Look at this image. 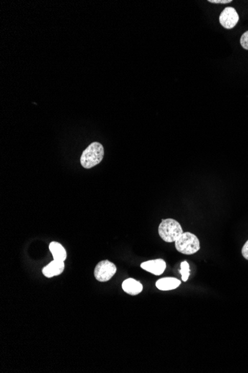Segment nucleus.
Returning a JSON list of instances; mask_svg holds the SVG:
<instances>
[{
    "mask_svg": "<svg viewBox=\"0 0 248 373\" xmlns=\"http://www.w3.org/2000/svg\"><path fill=\"white\" fill-rule=\"evenodd\" d=\"M104 157V149L101 143H91L82 153L80 164L86 169H92L98 165Z\"/></svg>",
    "mask_w": 248,
    "mask_h": 373,
    "instance_id": "1",
    "label": "nucleus"
},
{
    "mask_svg": "<svg viewBox=\"0 0 248 373\" xmlns=\"http://www.w3.org/2000/svg\"><path fill=\"white\" fill-rule=\"evenodd\" d=\"M159 233L161 238L166 242H175L182 234L183 229L178 221L172 218L162 220L159 226Z\"/></svg>",
    "mask_w": 248,
    "mask_h": 373,
    "instance_id": "2",
    "label": "nucleus"
},
{
    "mask_svg": "<svg viewBox=\"0 0 248 373\" xmlns=\"http://www.w3.org/2000/svg\"><path fill=\"white\" fill-rule=\"evenodd\" d=\"M175 248L181 254L193 255L200 250V242L198 238L193 233H184L175 241Z\"/></svg>",
    "mask_w": 248,
    "mask_h": 373,
    "instance_id": "3",
    "label": "nucleus"
},
{
    "mask_svg": "<svg viewBox=\"0 0 248 373\" xmlns=\"http://www.w3.org/2000/svg\"><path fill=\"white\" fill-rule=\"evenodd\" d=\"M117 267L114 263L109 260L101 261L95 268V277L99 282H108L116 274Z\"/></svg>",
    "mask_w": 248,
    "mask_h": 373,
    "instance_id": "4",
    "label": "nucleus"
},
{
    "mask_svg": "<svg viewBox=\"0 0 248 373\" xmlns=\"http://www.w3.org/2000/svg\"><path fill=\"white\" fill-rule=\"evenodd\" d=\"M239 20V16L234 8L227 7L219 16V23L224 29H233Z\"/></svg>",
    "mask_w": 248,
    "mask_h": 373,
    "instance_id": "5",
    "label": "nucleus"
},
{
    "mask_svg": "<svg viewBox=\"0 0 248 373\" xmlns=\"http://www.w3.org/2000/svg\"><path fill=\"white\" fill-rule=\"evenodd\" d=\"M141 267L147 272L151 273L155 276H160L164 272L167 267L165 261L162 259H155V260L147 261L141 263Z\"/></svg>",
    "mask_w": 248,
    "mask_h": 373,
    "instance_id": "6",
    "label": "nucleus"
},
{
    "mask_svg": "<svg viewBox=\"0 0 248 373\" xmlns=\"http://www.w3.org/2000/svg\"><path fill=\"white\" fill-rule=\"evenodd\" d=\"M65 269V263L61 261L54 259L46 267L42 268V274L47 278H52L56 276L60 275Z\"/></svg>",
    "mask_w": 248,
    "mask_h": 373,
    "instance_id": "7",
    "label": "nucleus"
},
{
    "mask_svg": "<svg viewBox=\"0 0 248 373\" xmlns=\"http://www.w3.org/2000/svg\"><path fill=\"white\" fill-rule=\"evenodd\" d=\"M122 288L126 294L136 296L142 292L143 285L139 281L132 278H129L126 279L123 282Z\"/></svg>",
    "mask_w": 248,
    "mask_h": 373,
    "instance_id": "8",
    "label": "nucleus"
},
{
    "mask_svg": "<svg viewBox=\"0 0 248 373\" xmlns=\"http://www.w3.org/2000/svg\"><path fill=\"white\" fill-rule=\"evenodd\" d=\"M49 251L52 253L54 259L65 262L67 258V253L64 246L57 241H52L49 244Z\"/></svg>",
    "mask_w": 248,
    "mask_h": 373,
    "instance_id": "9",
    "label": "nucleus"
},
{
    "mask_svg": "<svg viewBox=\"0 0 248 373\" xmlns=\"http://www.w3.org/2000/svg\"><path fill=\"white\" fill-rule=\"evenodd\" d=\"M181 283L182 282L178 279L167 277V278H162L157 280L155 285L159 290L171 291L177 288Z\"/></svg>",
    "mask_w": 248,
    "mask_h": 373,
    "instance_id": "10",
    "label": "nucleus"
},
{
    "mask_svg": "<svg viewBox=\"0 0 248 373\" xmlns=\"http://www.w3.org/2000/svg\"><path fill=\"white\" fill-rule=\"evenodd\" d=\"M180 274H182V279L184 282H187L189 277H190V264L188 262H183L181 264Z\"/></svg>",
    "mask_w": 248,
    "mask_h": 373,
    "instance_id": "11",
    "label": "nucleus"
},
{
    "mask_svg": "<svg viewBox=\"0 0 248 373\" xmlns=\"http://www.w3.org/2000/svg\"><path fill=\"white\" fill-rule=\"evenodd\" d=\"M240 44L243 49L248 50V31L244 32V34L241 35L240 38Z\"/></svg>",
    "mask_w": 248,
    "mask_h": 373,
    "instance_id": "12",
    "label": "nucleus"
},
{
    "mask_svg": "<svg viewBox=\"0 0 248 373\" xmlns=\"http://www.w3.org/2000/svg\"><path fill=\"white\" fill-rule=\"evenodd\" d=\"M241 254H242L244 259L248 260V241H247V242H246L245 244H244V246H243L242 250H241Z\"/></svg>",
    "mask_w": 248,
    "mask_h": 373,
    "instance_id": "13",
    "label": "nucleus"
},
{
    "mask_svg": "<svg viewBox=\"0 0 248 373\" xmlns=\"http://www.w3.org/2000/svg\"><path fill=\"white\" fill-rule=\"evenodd\" d=\"M209 3H216V4H227L232 3V0H208Z\"/></svg>",
    "mask_w": 248,
    "mask_h": 373,
    "instance_id": "14",
    "label": "nucleus"
}]
</instances>
